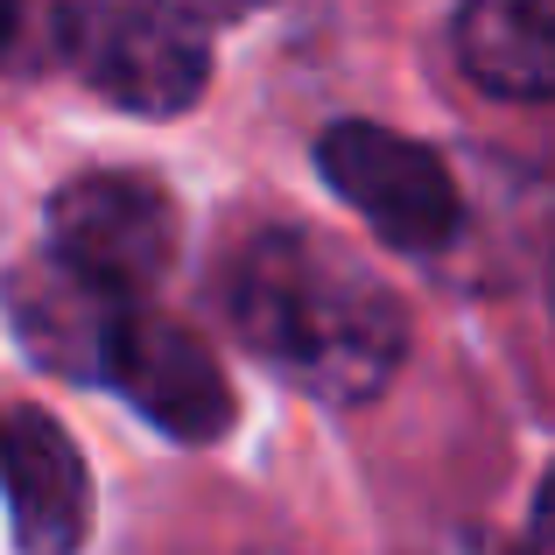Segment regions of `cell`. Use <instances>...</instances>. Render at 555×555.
I'll list each match as a JSON object with an SVG mask.
<instances>
[{"label":"cell","instance_id":"cell-5","mask_svg":"<svg viewBox=\"0 0 555 555\" xmlns=\"http://www.w3.org/2000/svg\"><path fill=\"white\" fill-rule=\"evenodd\" d=\"M106 387H120L127 401L141 408V422H155L177 443H218L240 415L225 387V366L218 352L197 338V331L169 324L155 310H127L113 324L106 345Z\"/></svg>","mask_w":555,"mask_h":555},{"label":"cell","instance_id":"cell-12","mask_svg":"<svg viewBox=\"0 0 555 555\" xmlns=\"http://www.w3.org/2000/svg\"><path fill=\"white\" fill-rule=\"evenodd\" d=\"M548 317H555V260H548Z\"/></svg>","mask_w":555,"mask_h":555},{"label":"cell","instance_id":"cell-7","mask_svg":"<svg viewBox=\"0 0 555 555\" xmlns=\"http://www.w3.org/2000/svg\"><path fill=\"white\" fill-rule=\"evenodd\" d=\"M0 302H8V317H14V331H22L28 352H36L50 373H70V379H106L113 324L134 310V302L99 296V288L85 282V274H70L56 254L28 260V268L0 288Z\"/></svg>","mask_w":555,"mask_h":555},{"label":"cell","instance_id":"cell-11","mask_svg":"<svg viewBox=\"0 0 555 555\" xmlns=\"http://www.w3.org/2000/svg\"><path fill=\"white\" fill-rule=\"evenodd\" d=\"M204 8H218V14H260V8H274V0H204Z\"/></svg>","mask_w":555,"mask_h":555},{"label":"cell","instance_id":"cell-2","mask_svg":"<svg viewBox=\"0 0 555 555\" xmlns=\"http://www.w3.org/2000/svg\"><path fill=\"white\" fill-rule=\"evenodd\" d=\"M64 64L106 106L169 120L190 113L211 85V28L190 0H70Z\"/></svg>","mask_w":555,"mask_h":555},{"label":"cell","instance_id":"cell-4","mask_svg":"<svg viewBox=\"0 0 555 555\" xmlns=\"http://www.w3.org/2000/svg\"><path fill=\"white\" fill-rule=\"evenodd\" d=\"M50 254L113 302H141L177 260V204L149 177H70L50 197Z\"/></svg>","mask_w":555,"mask_h":555},{"label":"cell","instance_id":"cell-9","mask_svg":"<svg viewBox=\"0 0 555 555\" xmlns=\"http://www.w3.org/2000/svg\"><path fill=\"white\" fill-rule=\"evenodd\" d=\"M528 548H534V555H555V464H548L542 492H534V514H528Z\"/></svg>","mask_w":555,"mask_h":555},{"label":"cell","instance_id":"cell-6","mask_svg":"<svg viewBox=\"0 0 555 555\" xmlns=\"http://www.w3.org/2000/svg\"><path fill=\"white\" fill-rule=\"evenodd\" d=\"M0 492L22 555H78L92 534V472L70 429L36 401H0Z\"/></svg>","mask_w":555,"mask_h":555},{"label":"cell","instance_id":"cell-3","mask_svg":"<svg viewBox=\"0 0 555 555\" xmlns=\"http://www.w3.org/2000/svg\"><path fill=\"white\" fill-rule=\"evenodd\" d=\"M317 177L345 197L393 254H443L464 225V197L436 149L373 120H338L317 141Z\"/></svg>","mask_w":555,"mask_h":555},{"label":"cell","instance_id":"cell-1","mask_svg":"<svg viewBox=\"0 0 555 555\" xmlns=\"http://www.w3.org/2000/svg\"><path fill=\"white\" fill-rule=\"evenodd\" d=\"M240 345L317 401H373L408 352V310L352 254L302 225L254 232L225 274Z\"/></svg>","mask_w":555,"mask_h":555},{"label":"cell","instance_id":"cell-8","mask_svg":"<svg viewBox=\"0 0 555 555\" xmlns=\"http://www.w3.org/2000/svg\"><path fill=\"white\" fill-rule=\"evenodd\" d=\"M457 64L492 99H555V0H464Z\"/></svg>","mask_w":555,"mask_h":555},{"label":"cell","instance_id":"cell-10","mask_svg":"<svg viewBox=\"0 0 555 555\" xmlns=\"http://www.w3.org/2000/svg\"><path fill=\"white\" fill-rule=\"evenodd\" d=\"M14 28H22V0H0V50L14 42Z\"/></svg>","mask_w":555,"mask_h":555}]
</instances>
